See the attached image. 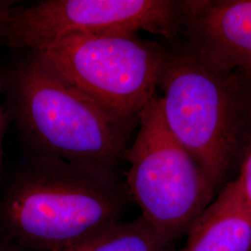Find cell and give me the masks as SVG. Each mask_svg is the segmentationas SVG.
<instances>
[{
    "instance_id": "cell-1",
    "label": "cell",
    "mask_w": 251,
    "mask_h": 251,
    "mask_svg": "<svg viewBox=\"0 0 251 251\" xmlns=\"http://www.w3.org/2000/svg\"><path fill=\"white\" fill-rule=\"evenodd\" d=\"M127 197L117 170L34 155L1 198V240L23 251L79 248L120 224Z\"/></svg>"
},
{
    "instance_id": "cell-2",
    "label": "cell",
    "mask_w": 251,
    "mask_h": 251,
    "mask_svg": "<svg viewBox=\"0 0 251 251\" xmlns=\"http://www.w3.org/2000/svg\"><path fill=\"white\" fill-rule=\"evenodd\" d=\"M9 113L34 155L117 170L131 134L88 95L32 52L5 78Z\"/></svg>"
},
{
    "instance_id": "cell-3",
    "label": "cell",
    "mask_w": 251,
    "mask_h": 251,
    "mask_svg": "<svg viewBox=\"0 0 251 251\" xmlns=\"http://www.w3.org/2000/svg\"><path fill=\"white\" fill-rule=\"evenodd\" d=\"M158 87L168 128L216 186L248 143L251 86L241 75L219 71L185 50L168 52Z\"/></svg>"
},
{
    "instance_id": "cell-4",
    "label": "cell",
    "mask_w": 251,
    "mask_h": 251,
    "mask_svg": "<svg viewBox=\"0 0 251 251\" xmlns=\"http://www.w3.org/2000/svg\"><path fill=\"white\" fill-rule=\"evenodd\" d=\"M134 142L127 147L126 187L141 219L169 247L211 203L215 186L171 134L156 95L144 108Z\"/></svg>"
},
{
    "instance_id": "cell-5",
    "label": "cell",
    "mask_w": 251,
    "mask_h": 251,
    "mask_svg": "<svg viewBox=\"0 0 251 251\" xmlns=\"http://www.w3.org/2000/svg\"><path fill=\"white\" fill-rule=\"evenodd\" d=\"M36 52L131 132L168 55L137 33L74 36Z\"/></svg>"
},
{
    "instance_id": "cell-6",
    "label": "cell",
    "mask_w": 251,
    "mask_h": 251,
    "mask_svg": "<svg viewBox=\"0 0 251 251\" xmlns=\"http://www.w3.org/2000/svg\"><path fill=\"white\" fill-rule=\"evenodd\" d=\"M181 30V1L44 0L17 7L5 46L36 52L74 36L145 31L172 39Z\"/></svg>"
},
{
    "instance_id": "cell-7",
    "label": "cell",
    "mask_w": 251,
    "mask_h": 251,
    "mask_svg": "<svg viewBox=\"0 0 251 251\" xmlns=\"http://www.w3.org/2000/svg\"><path fill=\"white\" fill-rule=\"evenodd\" d=\"M189 50L219 71L251 80V0L181 1Z\"/></svg>"
},
{
    "instance_id": "cell-8",
    "label": "cell",
    "mask_w": 251,
    "mask_h": 251,
    "mask_svg": "<svg viewBox=\"0 0 251 251\" xmlns=\"http://www.w3.org/2000/svg\"><path fill=\"white\" fill-rule=\"evenodd\" d=\"M187 234L179 251H251V216L236 179L222 190Z\"/></svg>"
},
{
    "instance_id": "cell-9",
    "label": "cell",
    "mask_w": 251,
    "mask_h": 251,
    "mask_svg": "<svg viewBox=\"0 0 251 251\" xmlns=\"http://www.w3.org/2000/svg\"><path fill=\"white\" fill-rule=\"evenodd\" d=\"M152 228L140 218L118 224L83 247L82 251H168Z\"/></svg>"
},
{
    "instance_id": "cell-10",
    "label": "cell",
    "mask_w": 251,
    "mask_h": 251,
    "mask_svg": "<svg viewBox=\"0 0 251 251\" xmlns=\"http://www.w3.org/2000/svg\"><path fill=\"white\" fill-rule=\"evenodd\" d=\"M243 200L251 216V126L248 143L244 151L241 171L236 178Z\"/></svg>"
},
{
    "instance_id": "cell-11",
    "label": "cell",
    "mask_w": 251,
    "mask_h": 251,
    "mask_svg": "<svg viewBox=\"0 0 251 251\" xmlns=\"http://www.w3.org/2000/svg\"><path fill=\"white\" fill-rule=\"evenodd\" d=\"M17 6L10 1H0V46L6 45L9 23Z\"/></svg>"
},
{
    "instance_id": "cell-12",
    "label": "cell",
    "mask_w": 251,
    "mask_h": 251,
    "mask_svg": "<svg viewBox=\"0 0 251 251\" xmlns=\"http://www.w3.org/2000/svg\"><path fill=\"white\" fill-rule=\"evenodd\" d=\"M4 89H5V77H4V74H3V71L0 66V97H1V94H2ZM8 118H9L8 114L5 112L4 108L0 102V170H1L2 156H3V145L2 144H3V140H4V136H5L6 128H7Z\"/></svg>"
},
{
    "instance_id": "cell-13",
    "label": "cell",
    "mask_w": 251,
    "mask_h": 251,
    "mask_svg": "<svg viewBox=\"0 0 251 251\" xmlns=\"http://www.w3.org/2000/svg\"><path fill=\"white\" fill-rule=\"evenodd\" d=\"M0 251H23L17 249L16 247L10 245L9 243L5 242L0 239Z\"/></svg>"
},
{
    "instance_id": "cell-14",
    "label": "cell",
    "mask_w": 251,
    "mask_h": 251,
    "mask_svg": "<svg viewBox=\"0 0 251 251\" xmlns=\"http://www.w3.org/2000/svg\"><path fill=\"white\" fill-rule=\"evenodd\" d=\"M83 247H79V248H73V249H66V250H59V251H82L83 250Z\"/></svg>"
},
{
    "instance_id": "cell-15",
    "label": "cell",
    "mask_w": 251,
    "mask_h": 251,
    "mask_svg": "<svg viewBox=\"0 0 251 251\" xmlns=\"http://www.w3.org/2000/svg\"><path fill=\"white\" fill-rule=\"evenodd\" d=\"M247 82H248V83H249V85H250V86H251V80L247 81Z\"/></svg>"
}]
</instances>
